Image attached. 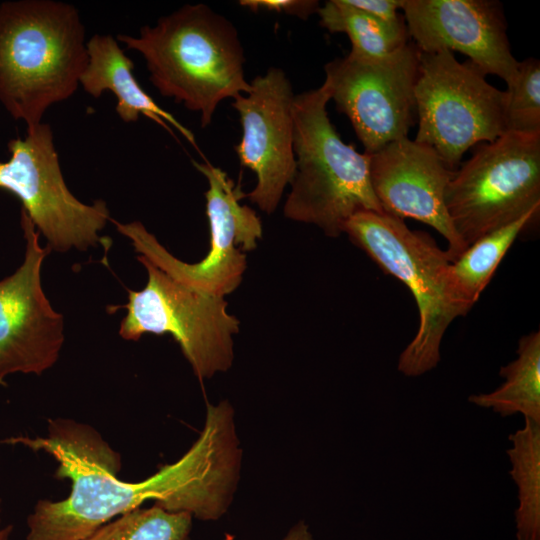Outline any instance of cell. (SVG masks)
Here are the masks:
<instances>
[{
	"label": "cell",
	"mask_w": 540,
	"mask_h": 540,
	"mask_svg": "<svg viewBox=\"0 0 540 540\" xmlns=\"http://www.w3.org/2000/svg\"><path fill=\"white\" fill-rule=\"evenodd\" d=\"M45 451L58 462L55 476L71 481L61 501L40 500L27 518L26 540H82L107 522L149 500L169 512L217 520L227 510L240 465L232 408L208 404L198 439L175 463L139 482L117 477L120 456L92 427L50 421L48 436L0 441Z\"/></svg>",
	"instance_id": "6da1fadb"
},
{
	"label": "cell",
	"mask_w": 540,
	"mask_h": 540,
	"mask_svg": "<svg viewBox=\"0 0 540 540\" xmlns=\"http://www.w3.org/2000/svg\"><path fill=\"white\" fill-rule=\"evenodd\" d=\"M116 39L142 55L162 96L200 114L203 128L221 101L250 91L236 27L205 4H186L137 35Z\"/></svg>",
	"instance_id": "7a4b0ae2"
},
{
	"label": "cell",
	"mask_w": 540,
	"mask_h": 540,
	"mask_svg": "<svg viewBox=\"0 0 540 540\" xmlns=\"http://www.w3.org/2000/svg\"><path fill=\"white\" fill-rule=\"evenodd\" d=\"M87 62L86 30L74 5L0 4V103L27 128L76 92Z\"/></svg>",
	"instance_id": "3957f363"
},
{
	"label": "cell",
	"mask_w": 540,
	"mask_h": 540,
	"mask_svg": "<svg viewBox=\"0 0 540 540\" xmlns=\"http://www.w3.org/2000/svg\"><path fill=\"white\" fill-rule=\"evenodd\" d=\"M329 101L324 83L294 97L296 170L283 212L338 237L354 214L384 211L372 189L370 157L340 138L327 112Z\"/></svg>",
	"instance_id": "277c9868"
},
{
	"label": "cell",
	"mask_w": 540,
	"mask_h": 540,
	"mask_svg": "<svg viewBox=\"0 0 540 540\" xmlns=\"http://www.w3.org/2000/svg\"><path fill=\"white\" fill-rule=\"evenodd\" d=\"M343 233L385 273L403 282L415 299L419 325L399 356L398 370L408 377L432 370L441 359L447 328L470 311L451 283L446 251L426 232L411 230L385 212H358L345 223Z\"/></svg>",
	"instance_id": "5b68a950"
},
{
	"label": "cell",
	"mask_w": 540,
	"mask_h": 540,
	"mask_svg": "<svg viewBox=\"0 0 540 540\" xmlns=\"http://www.w3.org/2000/svg\"><path fill=\"white\" fill-rule=\"evenodd\" d=\"M445 206L467 248L540 208V133L505 132L477 146L453 172Z\"/></svg>",
	"instance_id": "8992f818"
},
{
	"label": "cell",
	"mask_w": 540,
	"mask_h": 540,
	"mask_svg": "<svg viewBox=\"0 0 540 540\" xmlns=\"http://www.w3.org/2000/svg\"><path fill=\"white\" fill-rule=\"evenodd\" d=\"M452 51L420 52L415 85V141L432 148L453 171L466 151L506 132L505 91Z\"/></svg>",
	"instance_id": "52a82bcc"
},
{
	"label": "cell",
	"mask_w": 540,
	"mask_h": 540,
	"mask_svg": "<svg viewBox=\"0 0 540 540\" xmlns=\"http://www.w3.org/2000/svg\"><path fill=\"white\" fill-rule=\"evenodd\" d=\"M137 260L148 280L143 289L129 290L127 304L115 307L127 311L120 336L137 341L144 334H170L200 380L229 369L240 321L228 313L225 299L176 281L141 256Z\"/></svg>",
	"instance_id": "ba28073f"
},
{
	"label": "cell",
	"mask_w": 540,
	"mask_h": 540,
	"mask_svg": "<svg viewBox=\"0 0 540 540\" xmlns=\"http://www.w3.org/2000/svg\"><path fill=\"white\" fill-rule=\"evenodd\" d=\"M193 165L208 181L205 199L210 248L201 261L179 260L140 221H111L118 232L130 239L139 256L190 288L224 298L240 285L247 267L244 251L257 247L262 224L253 209L240 204L245 194L225 171L207 160L193 161Z\"/></svg>",
	"instance_id": "9c48e42d"
},
{
	"label": "cell",
	"mask_w": 540,
	"mask_h": 540,
	"mask_svg": "<svg viewBox=\"0 0 540 540\" xmlns=\"http://www.w3.org/2000/svg\"><path fill=\"white\" fill-rule=\"evenodd\" d=\"M10 157L0 162V189L15 195L51 250H87L99 241L108 220L106 202L79 201L68 189L51 126L41 122L25 137L9 140Z\"/></svg>",
	"instance_id": "30bf717a"
},
{
	"label": "cell",
	"mask_w": 540,
	"mask_h": 540,
	"mask_svg": "<svg viewBox=\"0 0 540 540\" xmlns=\"http://www.w3.org/2000/svg\"><path fill=\"white\" fill-rule=\"evenodd\" d=\"M420 51L409 41L390 57L365 62L349 55L328 62L324 84L338 111L345 114L372 154L408 137L414 124L415 85Z\"/></svg>",
	"instance_id": "8fae6325"
},
{
	"label": "cell",
	"mask_w": 540,
	"mask_h": 540,
	"mask_svg": "<svg viewBox=\"0 0 540 540\" xmlns=\"http://www.w3.org/2000/svg\"><path fill=\"white\" fill-rule=\"evenodd\" d=\"M25 255L10 276L0 280V384L14 373L40 375L58 360L64 342L63 316L41 285V267L51 248L21 209Z\"/></svg>",
	"instance_id": "7c38bea8"
},
{
	"label": "cell",
	"mask_w": 540,
	"mask_h": 540,
	"mask_svg": "<svg viewBox=\"0 0 540 540\" xmlns=\"http://www.w3.org/2000/svg\"><path fill=\"white\" fill-rule=\"evenodd\" d=\"M250 91L232 102L242 137L235 146L240 164L256 174L257 183L245 194L260 210L272 214L296 170L293 150L295 94L285 72L270 67L250 82Z\"/></svg>",
	"instance_id": "4fadbf2b"
},
{
	"label": "cell",
	"mask_w": 540,
	"mask_h": 540,
	"mask_svg": "<svg viewBox=\"0 0 540 540\" xmlns=\"http://www.w3.org/2000/svg\"><path fill=\"white\" fill-rule=\"evenodd\" d=\"M402 11L409 38L420 52H460L485 75H496L507 85L515 79L519 61L512 54L499 1L404 0Z\"/></svg>",
	"instance_id": "5bb4252c"
},
{
	"label": "cell",
	"mask_w": 540,
	"mask_h": 540,
	"mask_svg": "<svg viewBox=\"0 0 540 540\" xmlns=\"http://www.w3.org/2000/svg\"><path fill=\"white\" fill-rule=\"evenodd\" d=\"M368 155L372 189L383 211L431 226L447 241L451 262L459 257L466 248L452 226L444 199L454 171L432 148L408 137Z\"/></svg>",
	"instance_id": "9a60e30c"
},
{
	"label": "cell",
	"mask_w": 540,
	"mask_h": 540,
	"mask_svg": "<svg viewBox=\"0 0 540 540\" xmlns=\"http://www.w3.org/2000/svg\"><path fill=\"white\" fill-rule=\"evenodd\" d=\"M88 62L80 85L94 98L104 91L117 100L116 113L125 122H136L140 114L173 134L177 130L196 149L195 136L171 113L159 106L136 80L133 61L125 54L118 40L110 34H95L87 40Z\"/></svg>",
	"instance_id": "2e32d148"
},
{
	"label": "cell",
	"mask_w": 540,
	"mask_h": 540,
	"mask_svg": "<svg viewBox=\"0 0 540 540\" xmlns=\"http://www.w3.org/2000/svg\"><path fill=\"white\" fill-rule=\"evenodd\" d=\"M505 382L490 393L471 395L469 401L492 408L502 417L522 413L540 423V332L520 338L517 358L499 372Z\"/></svg>",
	"instance_id": "e0dca14e"
},
{
	"label": "cell",
	"mask_w": 540,
	"mask_h": 540,
	"mask_svg": "<svg viewBox=\"0 0 540 540\" xmlns=\"http://www.w3.org/2000/svg\"><path fill=\"white\" fill-rule=\"evenodd\" d=\"M538 213L539 209H533L516 221L482 236L450 263L451 283L468 308L478 301L508 249Z\"/></svg>",
	"instance_id": "ac0fdd59"
},
{
	"label": "cell",
	"mask_w": 540,
	"mask_h": 540,
	"mask_svg": "<svg viewBox=\"0 0 540 540\" xmlns=\"http://www.w3.org/2000/svg\"><path fill=\"white\" fill-rule=\"evenodd\" d=\"M317 14L320 25L330 33H344L348 36L351 42L348 55L360 61H381L410 41L407 28H389L347 0L326 1Z\"/></svg>",
	"instance_id": "d6986e66"
},
{
	"label": "cell",
	"mask_w": 540,
	"mask_h": 540,
	"mask_svg": "<svg viewBox=\"0 0 540 540\" xmlns=\"http://www.w3.org/2000/svg\"><path fill=\"white\" fill-rule=\"evenodd\" d=\"M524 418V428L509 435L512 447L506 450L518 487L516 540H540V423Z\"/></svg>",
	"instance_id": "ffe728a7"
},
{
	"label": "cell",
	"mask_w": 540,
	"mask_h": 540,
	"mask_svg": "<svg viewBox=\"0 0 540 540\" xmlns=\"http://www.w3.org/2000/svg\"><path fill=\"white\" fill-rule=\"evenodd\" d=\"M192 517L154 504L118 516L82 540H187Z\"/></svg>",
	"instance_id": "44dd1931"
},
{
	"label": "cell",
	"mask_w": 540,
	"mask_h": 540,
	"mask_svg": "<svg viewBox=\"0 0 540 540\" xmlns=\"http://www.w3.org/2000/svg\"><path fill=\"white\" fill-rule=\"evenodd\" d=\"M506 132L540 133V61H519L515 79L505 90Z\"/></svg>",
	"instance_id": "7402d4cb"
},
{
	"label": "cell",
	"mask_w": 540,
	"mask_h": 540,
	"mask_svg": "<svg viewBox=\"0 0 540 540\" xmlns=\"http://www.w3.org/2000/svg\"><path fill=\"white\" fill-rule=\"evenodd\" d=\"M239 5L251 11H268L284 13L307 20L318 12L320 3L317 0H241Z\"/></svg>",
	"instance_id": "603a6c76"
},
{
	"label": "cell",
	"mask_w": 540,
	"mask_h": 540,
	"mask_svg": "<svg viewBox=\"0 0 540 540\" xmlns=\"http://www.w3.org/2000/svg\"><path fill=\"white\" fill-rule=\"evenodd\" d=\"M351 5L364 11L384 25L395 30L406 29L402 10L404 0H347Z\"/></svg>",
	"instance_id": "cb8c5ba5"
},
{
	"label": "cell",
	"mask_w": 540,
	"mask_h": 540,
	"mask_svg": "<svg viewBox=\"0 0 540 540\" xmlns=\"http://www.w3.org/2000/svg\"><path fill=\"white\" fill-rule=\"evenodd\" d=\"M225 540H233L231 535H226ZM283 540H314L308 526L303 522H298L293 526Z\"/></svg>",
	"instance_id": "d4e9b609"
},
{
	"label": "cell",
	"mask_w": 540,
	"mask_h": 540,
	"mask_svg": "<svg viewBox=\"0 0 540 540\" xmlns=\"http://www.w3.org/2000/svg\"><path fill=\"white\" fill-rule=\"evenodd\" d=\"M0 524H1V519H0ZM12 530H13L12 525H7L5 527L0 526V540H9Z\"/></svg>",
	"instance_id": "484cf974"
}]
</instances>
